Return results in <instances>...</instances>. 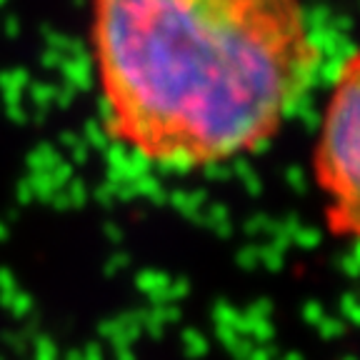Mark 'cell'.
Masks as SVG:
<instances>
[{
    "label": "cell",
    "instance_id": "6da1fadb",
    "mask_svg": "<svg viewBox=\"0 0 360 360\" xmlns=\"http://www.w3.org/2000/svg\"><path fill=\"white\" fill-rule=\"evenodd\" d=\"M93 48L110 135L173 170L265 146L318 58L300 0H96Z\"/></svg>",
    "mask_w": 360,
    "mask_h": 360
},
{
    "label": "cell",
    "instance_id": "7a4b0ae2",
    "mask_svg": "<svg viewBox=\"0 0 360 360\" xmlns=\"http://www.w3.org/2000/svg\"><path fill=\"white\" fill-rule=\"evenodd\" d=\"M315 178L333 236L360 243V53L333 85L315 148Z\"/></svg>",
    "mask_w": 360,
    "mask_h": 360
}]
</instances>
